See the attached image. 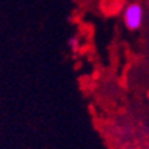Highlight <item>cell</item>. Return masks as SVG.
Here are the masks:
<instances>
[{"label": "cell", "mask_w": 149, "mask_h": 149, "mask_svg": "<svg viewBox=\"0 0 149 149\" xmlns=\"http://www.w3.org/2000/svg\"><path fill=\"white\" fill-rule=\"evenodd\" d=\"M123 20L128 29L134 31L141 27L144 22V9L140 3H130L125 7L123 13Z\"/></svg>", "instance_id": "obj_1"}]
</instances>
